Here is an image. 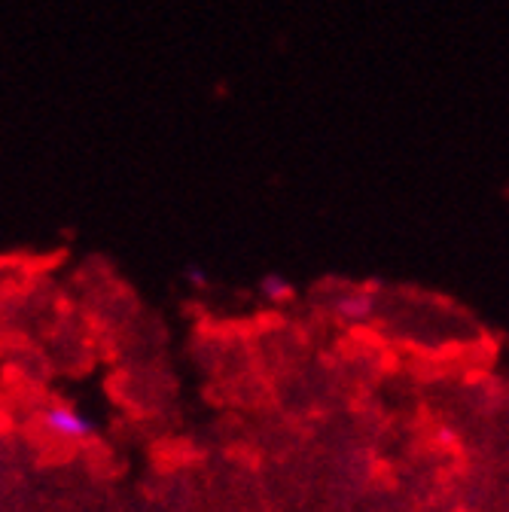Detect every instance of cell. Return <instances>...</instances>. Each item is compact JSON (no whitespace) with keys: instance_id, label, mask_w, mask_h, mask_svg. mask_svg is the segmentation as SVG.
<instances>
[{"instance_id":"obj_3","label":"cell","mask_w":509,"mask_h":512,"mask_svg":"<svg viewBox=\"0 0 509 512\" xmlns=\"http://www.w3.org/2000/svg\"><path fill=\"white\" fill-rule=\"evenodd\" d=\"M257 290H260V296H263L266 302H272V305L287 302V299L293 296V284H290L284 275H278V272L263 275V278H260V284H257Z\"/></svg>"},{"instance_id":"obj_1","label":"cell","mask_w":509,"mask_h":512,"mask_svg":"<svg viewBox=\"0 0 509 512\" xmlns=\"http://www.w3.org/2000/svg\"><path fill=\"white\" fill-rule=\"evenodd\" d=\"M43 427L55 436V439H65V442H86L95 436V421L89 418V412L77 409V406H49L43 412Z\"/></svg>"},{"instance_id":"obj_2","label":"cell","mask_w":509,"mask_h":512,"mask_svg":"<svg viewBox=\"0 0 509 512\" xmlns=\"http://www.w3.org/2000/svg\"><path fill=\"white\" fill-rule=\"evenodd\" d=\"M375 308H378V296L369 287L345 290L336 299V317L342 320V324H348V327H357V324H366V320H372Z\"/></svg>"}]
</instances>
